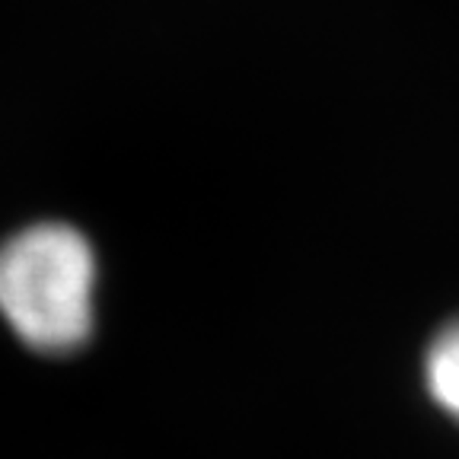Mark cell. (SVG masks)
Wrapping results in <instances>:
<instances>
[{"label": "cell", "mask_w": 459, "mask_h": 459, "mask_svg": "<svg viewBox=\"0 0 459 459\" xmlns=\"http://www.w3.org/2000/svg\"><path fill=\"white\" fill-rule=\"evenodd\" d=\"M421 383L428 399L459 424V313L430 335L421 358Z\"/></svg>", "instance_id": "obj_2"}, {"label": "cell", "mask_w": 459, "mask_h": 459, "mask_svg": "<svg viewBox=\"0 0 459 459\" xmlns=\"http://www.w3.org/2000/svg\"><path fill=\"white\" fill-rule=\"evenodd\" d=\"M96 249L71 223H29L0 243V319L32 351H80L96 332Z\"/></svg>", "instance_id": "obj_1"}]
</instances>
